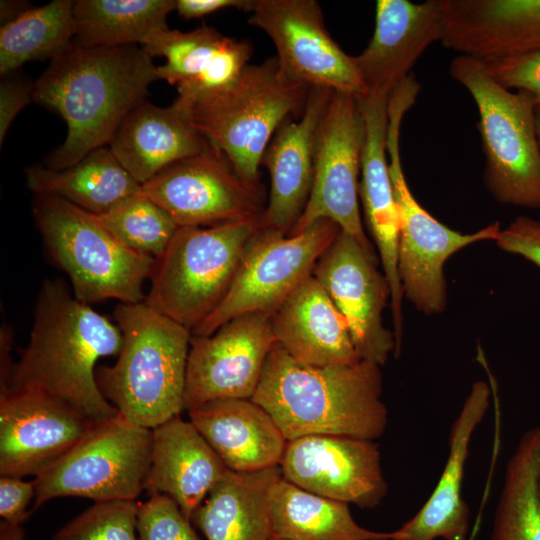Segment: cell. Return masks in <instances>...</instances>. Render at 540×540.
<instances>
[{
	"label": "cell",
	"mask_w": 540,
	"mask_h": 540,
	"mask_svg": "<svg viewBox=\"0 0 540 540\" xmlns=\"http://www.w3.org/2000/svg\"><path fill=\"white\" fill-rule=\"evenodd\" d=\"M152 59L139 45L85 48L73 42L51 59L34 83L33 100L63 118L67 136L45 167L68 168L109 145L158 80Z\"/></svg>",
	"instance_id": "6da1fadb"
},
{
	"label": "cell",
	"mask_w": 540,
	"mask_h": 540,
	"mask_svg": "<svg viewBox=\"0 0 540 540\" xmlns=\"http://www.w3.org/2000/svg\"><path fill=\"white\" fill-rule=\"evenodd\" d=\"M121 346L117 325L77 300L63 281L46 279L36 298L28 343L12 366L8 390H37L93 422L105 421L119 412L98 387L96 363L118 355Z\"/></svg>",
	"instance_id": "7a4b0ae2"
},
{
	"label": "cell",
	"mask_w": 540,
	"mask_h": 540,
	"mask_svg": "<svg viewBox=\"0 0 540 540\" xmlns=\"http://www.w3.org/2000/svg\"><path fill=\"white\" fill-rule=\"evenodd\" d=\"M381 366L360 360L316 367L294 360L276 342L252 400L287 441L307 435L378 439L388 424Z\"/></svg>",
	"instance_id": "3957f363"
},
{
	"label": "cell",
	"mask_w": 540,
	"mask_h": 540,
	"mask_svg": "<svg viewBox=\"0 0 540 540\" xmlns=\"http://www.w3.org/2000/svg\"><path fill=\"white\" fill-rule=\"evenodd\" d=\"M114 318L122 346L96 369L98 387L127 420L153 429L184 409L192 333L145 302L118 303Z\"/></svg>",
	"instance_id": "277c9868"
},
{
	"label": "cell",
	"mask_w": 540,
	"mask_h": 540,
	"mask_svg": "<svg viewBox=\"0 0 540 540\" xmlns=\"http://www.w3.org/2000/svg\"><path fill=\"white\" fill-rule=\"evenodd\" d=\"M308 91L285 78L271 57L249 64L218 92L192 101L180 98L187 102L196 129L223 152L238 176L260 187L263 155L280 125L303 111Z\"/></svg>",
	"instance_id": "5b68a950"
},
{
	"label": "cell",
	"mask_w": 540,
	"mask_h": 540,
	"mask_svg": "<svg viewBox=\"0 0 540 540\" xmlns=\"http://www.w3.org/2000/svg\"><path fill=\"white\" fill-rule=\"evenodd\" d=\"M32 213L53 262L69 277L82 303L107 299L144 302L143 285L156 259L116 240L94 214L56 196L35 194Z\"/></svg>",
	"instance_id": "8992f818"
},
{
	"label": "cell",
	"mask_w": 540,
	"mask_h": 540,
	"mask_svg": "<svg viewBox=\"0 0 540 540\" xmlns=\"http://www.w3.org/2000/svg\"><path fill=\"white\" fill-rule=\"evenodd\" d=\"M449 73L477 107L487 191L501 204L540 209V148L532 97L503 88L473 57H455Z\"/></svg>",
	"instance_id": "52a82bcc"
},
{
	"label": "cell",
	"mask_w": 540,
	"mask_h": 540,
	"mask_svg": "<svg viewBox=\"0 0 540 540\" xmlns=\"http://www.w3.org/2000/svg\"><path fill=\"white\" fill-rule=\"evenodd\" d=\"M418 94L416 87L403 83L389 95L387 154L399 220L398 271L403 294L418 311L436 315L447 304L445 262L470 244L495 241L501 228L496 221L473 233L455 231L434 218L411 193L403 173L399 140L403 117Z\"/></svg>",
	"instance_id": "ba28073f"
},
{
	"label": "cell",
	"mask_w": 540,
	"mask_h": 540,
	"mask_svg": "<svg viewBox=\"0 0 540 540\" xmlns=\"http://www.w3.org/2000/svg\"><path fill=\"white\" fill-rule=\"evenodd\" d=\"M260 222L178 227L156 259L145 303L191 332L229 291Z\"/></svg>",
	"instance_id": "9c48e42d"
},
{
	"label": "cell",
	"mask_w": 540,
	"mask_h": 540,
	"mask_svg": "<svg viewBox=\"0 0 540 540\" xmlns=\"http://www.w3.org/2000/svg\"><path fill=\"white\" fill-rule=\"evenodd\" d=\"M152 429L118 413L91 430L63 457L34 478L31 513L59 497L94 502L135 501L150 468Z\"/></svg>",
	"instance_id": "30bf717a"
},
{
	"label": "cell",
	"mask_w": 540,
	"mask_h": 540,
	"mask_svg": "<svg viewBox=\"0 0 540 540\" xmlns=\"http://www.w3.org/2000/svg\"><path fill=\"white\" fill-rule=\"evenodd\" d=\"M320 219L296 235L259 227L235 279L220 304L191 332L209 336L230 320L250 313L271 314L307 277L340 233Z\"/></svg>",
	"instance_id": "8fae6325"
},
{
	"label": "cell",
	"mask_w": 540,
	"mask_h": 540,
	"mask_svg": "<svg viewBox=\"0 0 540 540\" xmlns=\"http://www.w3.org/2000/svg\"><path fill=\"white\" fill-rule=\"evenodd\" d=\"M364 122L357 98L333 92L319 123L314 178L306 207L288 235H296L320 219H329L375 253L359 211V181Z\"/></svg>",
	"instance_id": "7c38bea8"
},
{
	"label": "cell",
	"mask_w": 540,
	"mask_h": 540,
	"mask_svg": "<svg viewBox=\"0 0 540 540\" xmlns=\"http://www.w3.org/2000/svg\"><path fill=\"white\" fill-rule=\"evenodd\" d=\"M263 191V186L244 182L211 143L141 185V192L162 207L178 227L260 222L265 209Z\"/></svg>",
	"instance_id": "4fadbf2b"
},
{
	"label": "cell",
	"mask_w": 540,
	"mask_h": 540,
	"mask_svg": "<svg viewBox=\"0 0 540 540\" xmlns=\"http://www.w3.org/2000/svg\"><path fill=\"white\" fill-rule=\"evenodd\" d=\"M248 22L274 43L282 75L309 88L368 94L353 56L328 32L315 0H255Z\"/></svg>",
	"instance_id": "5bb4252c"
},
{
	"label": "cell",
	"mask_w": 540,
	"mask_h": 540,
	"mask_svg": "<svg viewBox=\"0 0 540 540\" xmlns=\"http://www.w3.org/2000/svg\"><path fill=\"white\" fill-rule=\"evenodd\" d=\"M275 344L269 313L241 315L209 336H192L184 409L217 399H252Z\"/></svg>",
	"instance_id": "9a60e30c"
},
{
	"label": "cell",
	"mask_w": 540,
	"mask_h": 540,
	"mask_svg": "<svg viewBox=\"0 0 540 540\" xmlns=\"http://www.w3.org/2000/svg\"><path fill=\"white\" fill-rule=\"evenodd\" d=\"M376 264V253L340 231L312 274L346 319L360 360L383 366L391 353L395 355L396 341L382 321L390 287Z\"/></svg>",
	"instance_id": "2e32d148"
},
{
	"label": "cell",
	"mask_w": 540,
	"mask_h": 540,
	"mask_svg": "<svg viewBox=\"0 0 540 540\" xmlns=\"http://www.w3.org/2000/svg\"><path fill=\"white\" fill-rule=\"evenodd\" d=\"M282 477L316 495L372 509L386 497L379 446L373 440L307 435L287 441Z\"/></svg>",
	"instance_id": "e0dca14e"
},
{
	"label": "cell",
	"mask_w": 540,
	"mask_h": 540,
	"mask_svg": "<svg viewBox=\"0 0 540 540\" xmlns=\"http://www.w3.org/2000/svg\"><path fill=\"white\" fill-rule=\"evenodd\" d=\"M56 398L31 389L0 394V475L38 476L96 424Z\"/></svg>",
	"instance_id": "ac0fdd59"
},
{
	"label": "cell",
	"mask_w": 540,
	"mask_h": 540,
	"mask_svg": "<svg viewBox=\"0 0 540 540\" xmlns=\"http://www.w3.org/2000/svg\"><path fill=\"white\" fill-rule=\"evenodd\" d=\"M364 122L359 198L390 287L395 357L403 336V288L398 271L399 220L387 161L388 96L369 93L357 98Z\"/></svg>",
	"instance_id": "d6986e66"
},
{
	"label": "cell",
	"mask_w": 540,
	"mask_h": 540,
	"mask_svg": "<svg viewBox=\"0 0 540 540\" xmlns=\"http://www.w3.org/2000/svg\"><path fill=\"white\" fill-rule=\"evenodd\" d=\"M333 92L309 88L299 119L285 120L270 141L261 162L271 182L261 227L288 235L302 215L313 184L317 129Z\"/></svg>",
	"instance_id": "ffe728a7"
},
{
	"label": "cell",
	"mask_w": 540,
	"mask_h": 540,
	"mask_svg": "<svg viewBox=\"0 0 540 540\" xmlns=\"http://www.w3.org/2000/svg\"><path fill=\"white\" fill-rule=\"evenodd\" d=\"M490 382H474L453 421L448 435V455L440 478L418 512L390 540H472L469 538L470 510L462 488L470 444L490 407Z\"/></svg>",
	"instance_id": "44dd1931"
},
{
	"label": "cell",
	"mask_w": 540,
	"mask_h": 540,
	"mask_svg": "<svg viewBox=\"0 0 540 540\" xmlns=\"http://www.w3.org/2000/svg\"><path fill=\"white\" fill-rule=\"evenodd\" d=\"M441 37L439 0H378L372 38L361 54L353 56L367 92L389 96L411 74L425 50Z\"/></svg>",
	"instance_id": "7402d4cb"
},
{
	"label": "cell",
	"mask_w": 540,
	"mask_h": 540,
	"mask_svg": "<svg viewBox=\"0 0 540 540\" xmlns=\"http://www.w3.org/2000/svg\"><path fill=\"white\" fill-rule=\"evenodd\" d=\"M142 47L152 58H165L156 66L157 78L175 86L178 96L189 101L231 85L254 51L248 40L227 37L205 24L189 32L168 28Z\"/></svg>",
	"instance_id": "603a6c76"
},
{
	"label": "cell",
	"mask_w": 540,
	"mask_h": 540,
	"mask_svg": "<svg viewBox=\"0 0 540 540\" xmlns=\"http://www.w3.org/2000/svg\"><path fill=\"white\" fill-rule=\"evenodd\" d=\"M270 315L276 342L294 360L316 367L360 361L346 319L313 274Z\"/></svg>",
	"instance_id": "cb8c5ba5"
},
{
	"label": "cell",
	"mask_w": 540,
	"mask_h": 540,
	"mask_svg": "<svg viewBox=\"0 0 540 540\" xmlns=\"http://www.w3.org/2000/svg\"><path fill=\"white\" fill-rule=\"evenodd\" d=\"M209 144L194 126L187 102L177 96L166 107L147 99L141 102L124 118L108 146L142 185Z\"/></svg>",
	"instance_id": "d4e9b609"
},
{
	"label": "cell",
	"mask_w": 540,
	"mask_h": 540,
	"mask_svg": "<svg viewBox=\"0 0 540 540\" xmlns=\"http://www.w3.org/2000/svg\"><path fill=\"white\" fill-rule=\"evenodd\" d=\"M229 469L196 427L174 416L152 429L150 468L144 491L172 498L191 521Z\"/></svg>",
	"instance_id": "484cf974"
},
{
	"label": "cell",
	"mask_w": 540,
	"mask_h": 540,
	"mask_svg": "<svg viewBox=\"0 0 540 540\" xmlns=\"http://www.w3.org/2000/svg\"><path fill=\"white\" fill-rule=\"evenodd\" d=\"M190 422L235 472L279 466L287 439L272 416L252 399H217L188 411Z\"/></svg>",
	"instance_id": "4316f807"
},
{
	"label": "cell",
	"mask_w": 540,
	"mask_h": 540,
	"mask_svg": "<svg viewBox=\"0 0 540 540\" xmlns=\"http://www.w3.org/2000/svg\"><path fill=\"white\" fill-rule=\"evenodd\" d=\"M281 477L279 466L228 470L194 512L192 524L206 540H270V492Z\"/></svg>",
	"instance_id": "83f0119b"
},
{
	"label": "cell",
	"mask_w": 540,
	"mask_h": 540,
	"mask_svg": "<svg viewBox=\"0 0 540 540\" xmlns=\"http://www.w3.org/2000/svg\"><path fill=\"white\" fill-rule=\"evenodd\" d=\"M25 174L26 185L34 194L62 198L96 215L141 190V184L121 165L109 146L90 152L68 168L32 166Z\"/></svg>",
	"instance_id": "f1b7e54d"
},
{
	"label": "cell",
	"mask_w": 540,
	"mask_h": 540,
	"mask_svg": "<svg viewBox=\"0 0 540 540\" xmlns=\"http://www.w3.org/2000/svg\"><path fill=\"white\" fill-rule=\"evenodd\" d=\"M272 538L282 540H390V532L366 529L349 504L308 492L283 477L270 492Z\"/></svg>",
	"instance_id": "f546056e"
},
{
	"label": "cell",
	"mask_w": 540,
	"mask_h": 540,
	"mask_svg": "<svg viewBox=\"0 0 540 540\" xmlns=\"http://www.w3.org/2000/svg\"><path fill=\"white\" fill-rule=\"evenodd\" d=\"M175 0H76L73 43L85 47L143 46L168 29Z\"/></svg>",
	"instance_id": "4dcf8cb0"
},
{
	"label": "cell",
	"mask_w": 540,
	"mask_h": 540,
	"mask_svg": "<svg viewBox=\"0 0 540 540\" xmlns=\"http://www.w3.org/2000/svg\"><path fill=\"white\" fill-rule=\"evenodd\" d=\"M540 427L526 430L507 462L489 540H540Z\"/></svg>",
	"instance_id": "1f68e13d"
},
{
	"label": "cell",
	"mask_w": 540,
	"mask_h": 540,
	"mask_svg": "<svg viewBox=\"0 0 540 540\" xmlns=\"http://www.w3.org/2000/svg\"><path fill=\"white\" fill-rule=\"evenodd\" d=\"M74 1L53 0L30 7L0 29V74L17 71L25 63L53 59L74 40Z\"/></svg>",
	"instance_id": "d6a6232c"
},
{
	"label": "cell",
	"mask_w": 540,
	"mask_h": 540,
	"mask_svg": "<svg viewBox=\"0 0 540 540\" xmlns=\"http://www.w3.org/2000/svg\"><path fill=\"white\" fill-rule=\"evenodd\" d=\"M94 216L125 247L155 259L163 254L178 229L171 216L141 190Z\"/></svg>",
	"instance_id": "836d02e7"
},
{
	"label": "cell",
	"mask_w": 540,
	"mask_h": 540,
	"mask_svg": "<svg viewBox=\"0 0 540 540\" xmlns=\"http://www.w3.org/2000/svg\"><path fill=\"white\" fill-rule=\"evenodd\" d=\"M137 510L135 501L94 502L62 526L52 540H138Z\"/></svg>",
	"instance_id": "e575fe53"
},
{
	"label": "cell",
	"mask_w": 540,
	"mask_h": 540,
	"mask_svg": "<svg viewBox=\"0 0 540 540\" xmlns=\"http://www.w3.org/2000/svg\"><path fill=\"white\" fill-rule=\"evenodd\" d=\"M190 520L167 495L153 494L138 504V540H201Z\"/></svg>",
	"instance_id": "d590c367"
},
{
	"label": "cell",
	"mask_w": 540,
	"mask_h": 540,
	"mask_svg": "<svg viewBox=\"0 0 540 540\" xmlns=\"http://www.w3.org/2000/svg\"><path fill=\"white\" fill-rule=\"evenodd\" d=\"M481 61L499 85L529 94L535 107H540V49Z\"/></svg>",
	"instance_id": "8d00e7d4"
},
{
	"label": "cell",
	"mask_w": 540,
	"mask_h": 540,
	"mask_svg": "<svg viewBox=\"0 0 540 540\" xmlns=\"http://www.w3.org/2000/svg\"><path fill=\"white\" fill-rule=\"evenodd\" d=\"M503 31L514 52L540 49V0H513L504 15Z\"/></svg>",
	"instance_id": "74e56055"
},
{
	"label": "cell",
	"mask_w": 540,
	"mask_h": 540,
	"mask_svg": "<svg viewBox=\"0 0 540 540\" xmlns=\"http://www.w3.org/2000/svg\"><path fill=\"white\" fill-rule=\"evenodd\" d=\"M503 251L517 254L540 267V221L518 216L500 230L495 240Z\"/></svg>",
	"instance_id": "f35d334b"
},
{
	"label": "cell",
	"mask_w": 540,
	"mask_h": 540,
	"mask_svg": "<svg viewBox=\"0 0 540 540\" xmlns=\"http://www.w3.org/2000/svg\"><path fill=\"white\" fill-rule=\"evenodd\" d=\"M34 497V481L28 482L10 476L0 477V516L3 521L22 525L31 514L28 507Z\"/></svg>",
	"instance_id": "ab89813d"
},
{
	"label": "cell",
	"mask_w": 540,
	"mask_h": 540,
	"mask_svg": "<svg viewBox=\"0 0 540 540\" xmlns=\"http://www.w3.org/2000/svg\"><path fill=\"white\" fill-rule=\"evenodd\" d=\"M34 83L16 71L2 76L0 84V144L13 120L33 100Z\"/></svg>",
	"instance_id": "60d3db41"
},
{
	"label": "cell",
	"mask_w": 540,
	"mask_h": 540,
	"mask_svg": "<svg viewBox=\"0 0 540 540\" xmlns=\"http://www.w3.org/2000/svg\"><path fill=\"white\" fill-rule=\"evenodd\" d=\"M255 0H177L176 11L185 20L200 18L225 8L251 12Z\"/></svg>",
	"instance_id": "b9f144b4"
},
{
	"label": "cell",
	"mask_w": 540,
	"mask_h": 540,
	"mask_svg": "<svg viewBox=\"0 0 540 540\" xmlns=\"http://www.w3.org/2000/svg\"><path fill=\"white\" fill-rule=\"evenodd\" d=\"M13 345L12 329L2 324L0 332V393L8 390L12 363L11 349Z\"/></svg>",
	"instance_id": "7bdbcfd3"
},
{
	"label": "cell",
	"mask_w": 540,
	"mask_h": 540,
	"mask_svg": "<svg viewBox=\"0 0 540 540\" xmlns=\"http://www.w3.org/2000/svg\"><path fill=\"white\" fill-rule=\"evenodd\" d=\"M0 7H1L0 9L1 21L3 24H6L14 20L19 15H21L23 12H25L27 9L30 8L26 2L7 1V0L1 1Z\"/></svg>",
	"instance_id": "ee69618b"
},
{
	"label": "cell",
	"mask_w": 540,
	"mask_h": 540,
	"mask_svg": "<svg viewBox=\"0 0 540 540\" xmlns=\"http://www.w3.org/2000/svg\"><path fill=\"white\" fill-rule=\"evenodd\" d=\"M0 540H24V530L22 526L13 525L1 520Z\"/></svg>",
	"instance_id": "f6af8a7d"
},
{
	"label": "cell",
	"mask_w": 540,
	"mask_h": 540,
	"mask_svg": "<svg viewBox=\"0 0 540 540\" xmlns=\"http://www.w3.org/2000/svg\"><path fill=\"white\" fill-rule=\"evenodd\" d=\"M535 131L540 148V107H535Z\"/></svg>",
	"instance_id": "bcb514c9"
},
{
	"label": "cell",
	"mask_w": 540,
	"mask_h": 540,
	"mask_svg": "<svg viewBox=\"0 0 540 540\" xmlns=\"http://www.w3.org/2000/svg\"><path fill=\"white\" fill-rule=\"evenodd\" d=\"M539 488H540V468H539Z\"/></svg>",
	"instance_id": "7dc6e473"
},
{
	"label": "cell",
	"mask_w": 540,
	"mask_h": 540,
	"mask_svg": "<svg viewBox=\"0 0 540 540\" xmlns=\"http://www.w3.org/2000/svg\"><path fill=\"white\" fill-rule=\"evenodd\" d=\"M270 540H282V539L271 538Z\"/></svg>",
	"instance_id": "c3c4849f"
}]
</instances>
